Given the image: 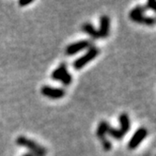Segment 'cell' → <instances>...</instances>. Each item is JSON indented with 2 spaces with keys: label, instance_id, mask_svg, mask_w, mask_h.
<instances>
[{
  "label": "cell",
  "instance_id": "obj_10",
  "mask_svg": "<svg viewBox=\"0 0 156 156\" xmlns=\"http://www.w3.org/2000/svg\"><path fill=\"white\" fill-rule=\"evenodd\" d=\"M82 30L87 34L88 36H90L92 39L96 40V39H99L100 38V35H99V31L94 27L93 25H91L90 23H85L83 26H82Z\"/></svg>",
  "mask_w": 156,
  "mask_h": 156
},
{
  "label": "cell",
  "instance_id": "obj_3",
  "mask_svg": "<svg viewBox=\"0 0 156 156\" xmlns=\"http://www.w3.org/2000/svg\"><path fill=\"white\" fill-rule=\"evenodd\" d=\"M99 53H100V50L97 47H95V46L90 47L85 55H83L82 57L78 58L77 59L74 60V62L73 63V68L75 70H81L84 66H86L87 63H90L96 57H98Z\"/></svg>",
  "mask_w": 156,
  "mask_h": 156
},
{
  "label": "cell",
  "instance_id": "obj_2",
  "mask_svg": "<svg viewBox=\"0 0 156 156\" xmlns=\"http://www.w3.org/2000/svg\"><path fill=\"white\" fill-rule=\"evenodd\" d=\"M146 9L144 6H136L133 8L130 13L129 17L132 21L136 22L137 24H144L146 26H153L155 24V19L153 17H147L144 15Z\"/></svg>",
  "mask_w": 156,
  "mask_h": 156
},
{
  "label": "cell",
  "instance_id": "obj_12",
  "mask_svg": "<svg viewBox=\"0 0 156 156\" xmlns=\"http://www.w3.org/2000/svg\"><path fill=\"white\" fill-rule=\"evenodd\" d=\"M107 135H109L112 138L116 140H121L123 138L125 133L122 132L119 128H115V127H109L107 131Z\"/></svg>",
  "mask_w": 156,
  "mask_h": 156
},
{
  "label": "cell",
  "instance_id": "obj_5",
  "mask_svg": "<svg viewBox=\"0 0 156 156\" xmlns=\"http://www.w3.org/2000/svg\"><path fill=\"white\" fill-rule=\"evenodd\" d=\"M147 136H148V130L145 127H141V128L137 129V131L133 133V136L131 137V139L128 143V148L130 150L136 149L141 144V142L146 138Z\"/></svg>",
  "mask_w": 156,
  "mask_h": 156
},
{
  "label": "cell",
  "instance_id": "obj_13",
  "mask_svg": "<svg viewBox=\"0 0 156 156\" xmlns=\"http://www.w3.org/2000/svg\"><path fill=\"white\" fill-rule=\"evenodd\" d=\"M61 83L64 85V86H69L71 85L72 81H73V76L72 74L69 73V72H67L62 77H61V79H60Z\"/></svg>",
  "mask_w": 156,
  "mask_h": 156
},
{
  "label": "cell",
  "instance_id": "obj_4",
  "mask_svg": "<svg viewBox=\"0 0 156 156\" xmlns=\"http://www.w3.org/2000/svg\"><path fill=\"white\" fill-rule=\"evenodd\" d=\"M92 42L88 40H82V41H78L76 42L71 43L65 49V53L68 55H73L77 53H79L87 48L91 47Z\"/></svg>",
  "mask_w": 156,
  "mask_h": 156
},
{
  "label": "cell",
  "instance_id": "obj_6",
  "mask_svg": "<svg viewBox=\"0 0 156 156\" xmlns=\"http://www.w3.org/2000/svg\"><path fill=\"white\" fill-rule=\"evenodd\" d=\"M41 93L50 99H61L65 95V90L60 87H53L50 86H43Z\"/></svg>",
  "mask_w": 156,
  "mask_h": 156
},
{
  "label": "cell",
  "instance_id": "obj_7",
  "mask_svg": "<svg viewBox=\"0 0 156 156\" xmlns=\"http://www.w3.org/2000/svg\"><path fill=\"white\" fill-rule=\"evenodd\" d=\"M110 30V19L107 15H102L100 18V28H99V35L100 38H106L109 35Z\"/></svg>",
  "mask_w": 156,
  "mask_h": 156
},
{
  "label": "cell",
  "instance_id": "obj_14",
  "mask_svg": "<svg viewBox=\"0 0 156 156\" xmlns=\"http://www.w3.org/2000/svg\"><path fill=\"white\" fill-rule=\"evenodd\" d=\"M101 142H102V146H103V148H104V150L105 151H110L111 149H112V143H111L107 138H103V139H101Z\"/></svg>",
  "mask_w": 156,
  "mask_h": 156
},
{
  "label": "cell",
  "instance_id": "obj_11",
  "mask_svg": "<svg viewBox=\"0 0 156 156\" xmlns=\"http://www.w3.org/2000/svg\"><path fill=\"white\" fill-rule=\"evenodd\" d=\"M110 125L106 120H102L98 125L97 131H96V136L99 139H103L107 135V131L109 129Z\"/></svg>",
  "mask_w": 156,
  "mask_h": 156
},
{
  "label": "cell",
  "instance_id": "obj_9",
  "mask_svg": "<svg viewBox=\"0 0 156 156\" xmlns=\"http://www.w3.org/2000/svg\"><path fill=\"white\" fill-rule=\"evenodd\" d=\"M119 125H120L119 129L124 133H127L131 128V122H130L129 116L126 113L120 114L119 117Z\"/></svg>",
  "mask_w": 156,
  "mask_h": 156
},
{
  "label": "cell",
  "instance_id": "obj_16",
  "mask_svg": "<svg viewBox=\"0 0 156 156\" xmlns=\"http://www.w3.org/2000/svg\"><path fill=\"white\" fill-rule=\"evenodd\" d=\"M33 3V0H27V1H23V0H21V1L18 2V4L22 7H25V6H27L29 4Z\"/></svg>",
  "mask_w": 156,
  "mask_h": 156
},
{
  "label": "cell",
  "instance_id": "obj_1",
  "mask_svg": "<svg viewBox=\"0 0 156 156\" xmlns=\"http://www.w3.org/2000/svg\"><path fill=\"white\" fill-rule=\"evenodd\" d=\"M16 143L18 146L25 147L28 150H30L31 153L34 156H45L46 155V150L41 145H39L34 140H31L24 136H20L16 139Z\"/></svg>",
  "mask_w": 156,
  "mask_h": 156
},
{
  "label": "cell",
  "instance_id": "obj_17",
  "mask_svg": "<svg viewBox=\"0 0 156 156\" xmlns=\"http://www.w3.org/2000/svg\"><path fill=\"white\" fill-rule=\"evenodd\" d=\"M23 156H34V155H33L31 152H27V153H26V154H24Z\"/></svg>",
  "mask_w": 156,
  "mask_h": 156
},
{
  "label": "cell",
  "instance_id": "obj_8",
  "mask_svg": "<svg viewBox=\"0 0 156 156\" xmlns=\"http://www.w3.org/2000/svg\"><path fill=\"white\" fill-rule=\"evenodd\" d=\"M68 65H67V63H65V62H62V63H60L57 68H55L54 71H53V73H52V74H51V78L53 80H55V81H60V79H61V77L68 72Z\"/></svg>",
  "mask_w": 156,
  "mask_h": 156
},
{
  "label": "cell",
  "instance_id": "obj_15",
  "mask_svg": "<svg viewBox=\"0 0 156 156\" xmlns=\"http://www.w3.org/2000/svg\"><path fill=\"white\" fill-rule=\"evenodd\" d=\"M145 9H151V10H154V1H152V0H149V1L146 3V5L144 6Z\"/></svg>",
  "mask_w": 156,
  "mask_h": 156
}]
</instances>
